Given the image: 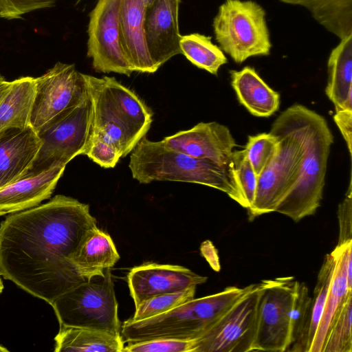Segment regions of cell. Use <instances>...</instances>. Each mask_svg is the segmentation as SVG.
Listing matches in <instances>:
<instances>
[{"label":"cell","instance_id":"cell-16","mask_svg":"<svg viewBox=\"0 0 352 352\" xmlns=\"http://www.w3.org/2000/svg\"><path fill=\"white\" fill-rule=\"evenodd\" d=\"M179 2L180 0H156L146 10V41L157 69L172 57L182 54L178 23Z\"/></svg>","mask_w":352,"mask_h":352},{"label":"cell","instance_id":"cell-47","mask_svg":"<svg viewBox=\"0 0 352 352\" xmlns=\"http://www.w3.org/2000/svg\"><path fill=\"white\" fill-rule=\"evenodd\" d=\"M78 1H80V0H78Z\"/></svg>","mask_w":352,"mask_h":352},{"label":"cell","instance_id":"cell-27","mask_svg":"<svg viewBox=\"0 0 352 352\" xmlns=\"http://www.w3.org/2000/svg\"><path fill=\"white\" fill-rule=\"evenodd\" d=\"M107 89L126 121L142 139L153 122V113L144 102L114 77L103 76Z\"/></svg>","mask_w":352,"mask_h":352},{"label":"cell","instance_id":"cell-25","mask_svg":"<svg viewBox=\"0 0 352 352\" xmlns=\"http://www.w3.org/2000/svg\"><path fill=\"white\" fill-rule=\"evenodd\" d=\"M35 90V78L25 76L10 81V88L0 102V131L30 126Z\"/></svg>","mask_w":352,"mask_h":352},{"label":"cell","instance_id":"cell-24","mask_svg":"<svg viewBox=\"0 0 352 352\" xmlns=\"http://www.w3.org/2000/svg\"><path fill=\"white\" fill-rule=\"evenodd\" d=\"M55 352H123L121 336L85 327L60 325Z\"/></svg>","mask_w":352,"mask_h":352},{"label":"cell","instance_id":"cell-30","mask_svg":"<svg viewBox=\"0 0 352 352\" xmlns=\"http://www.w3.org/2000/svg\"><path fill=\"white\" fill-rule=\"evenodd\" d=\"M352 294L336 314L326 336L322 352H351Z\"/></svg>","mask_w":352,"mask_h":352},{"label":"cell","instance_id":"cell-13","mask_svg":"<svg viewBox=\"0 0 352 352\" xmlns=\"http://www.w3.org/2000/svg\"><path fill=\"white\" fill-rule=\"evenodd\" d=\"M162 141L171 148L226 167L231 166L232 153L237 146L230 129L217 122H199Z\"/></svg>","mask_w":352,"mask_h":352},{"label":"cell","instance_id":"cell-3","mask_svg":"<svg viewBox=\"0 0 352 352\" xmlns=\"http://www.w3.org/2000/svg\"><path fill=\"white\" fill-rule=\"evenodd\" d=\"M295 109L303 146L298 180L275 212L295 222L314 214L320 206L327 162L333 136L324 117L296 104Z\"/></svg>","mask_w":352,"mask_h":352},{"label":"cell","instance_id":"cell-43","mask_svg":"<svg viewBox=\"0 0 352 352\" xmlns=\"http://www.w3.org/2000/svg\"><path fill=\"white\" fill-rule=\"evenodd\" d=\"M1 274H0V294H1V292H3V281L1 280Z\"/></svg>","mask_w":352,"mask_h":352},{"label":"cell","instance_id":"cell-21","mask_svg":"<svg viewBox=\"0 0 352 352\" xmlns=\"http://www.w3.org/2000/svg\"><path fill=\"white\" fill-rule=\"evenodd\" d=\"M352 241L338 245L332 251L336 258L333 274L323 311L309 352H322L330 324L343 302L352 294L347 283L346 263L352 253Z\"/></svg>","mask_w":352,"mask_h":352},{"label":"cell","instance_id":"cell-32","mask_svg":"<svg viewBox=\"0 0 352 352\" xmlns=\"http://www.w3.org/2000/svg\"><path fill=\"white\" fill-rule=\"evenodd\" d=\"M278 148V138L271 133L248 136L243 149L257 178L274 158Z\"/></svg>","mask_w":352,"mask_h":352},{"label":"cell","instance_id":"cell-45","mask_svg":"<svg viewBox=\"0 0 352 352\" xmlns=\"http://www.w3.org/2000/svg\"><path fill=\"white\" fill-rule=\"evenodd\" d=\"M5 78L0 75V85L5 81Z\"/></svg>","mask_w":352,"mask_h":352},{"label":"cell","instance_id":"cell-7","mask_svg":"<svg viewBox=\"0 0 352 352\" xmlns=\"http://www.w3.org/2000/svg\"><path fill=\"white\" fill-rule=\"evenodd\" d=\"M212 27L221 50L236 63L270 54L266 12L254 1L225 0L214 17Z\"/></svg>","mask_w":352,"mask_h":352},{"label":"cell","instance_id":"cell-39","mask_svg":"<svg viewBox=\"0 0 352 352\" xmlns=\"http://www.w3.org/2000/svg\"><path fill=\"white\" fill-rule=\"evenodd\" d=\"M333 120L344 138L350 156L352 153V111L340 110L336 111Z\"/></svg>","mask_w":352,"mask_h":352},{"label":"cell","instance_id":"cell-2","mask_svg":"<svg viewBox=\"0 0 352 352\" xmlns=\"http://www.w3.org/2000/svg\"><path fill=\"white\" fill-rule=\"evenodd\" d=\"M129 167L140 184L170 181L204 185L225 192L247 208L232 163L230 167L223 166L144 137L131 151Z\"/></svg>","mask_w":352,"mask_h":352},{"label":"cell","instance_id":"cell-17","mask_svg":"<svg viewBox=\"0 0 352 352\" xmlns=\"http://www.w3.org/2000/svg\"><path fill=\"white\" fill-rule=\"evenodd\" d=\"M147 9L140 0H123L120 13V43L133 72L157 71L149 54L145 36Z\"/></svg>","mask_w":352,"mask_h":352},{"label":"cell","instance_id":"cell-1","mask_svg":"<svg viewBox=\"0 0 352 352\" xmlns=\"http://www.w3.org/2000/svg\"><path fill=\"white\" fill-rule=\"evenodd\" d=\"M96 226L88 204L63 195L10 214L0 224L1 276L51 305L87 281L73 258L86 233Z\"/></svg>","mask_w":352,"mask_h":352},{"label":"cell","instance_id":"cell-18","mask_svg":"<svg viewBox=\"0 0 352 352\" xmlns=\"http://www.w3.org/2000/svg\"><path fill=\"white\" fill-rule=\"evenodd\" d=\"M65 165H56L41 173L27 175L0 188V216L39 205L50 198Z\"/></svg>","mask_w":352,"mask_h":352},{"label":"cell","instance_id":"cell-12","mask_svg":"<svg viewBox=\"0 0 352 352\" xmlns=\"http://www.w3.org/2000/svg\"><path fill=\"white\" fill-rule=\"evenodd\" d=\"M123 0H98L89 14L87 56L95 71L131 76L133 72L120 43V13Z\"/></svg>","mask_w":352,"mask_h":352},{"label":"cell","instance_id":"cell-38","mask_svg":"<svg viewBox=\"0 0 352 352\" xmlns=\"http://www.w3.org/2000/svg\"><path fill=\"white\" fill-rule=\"evenodd\" d=\"M352 188L350 179L348 191L345 198L339 204L338 219L339 223V238L338 245L346 243L351 239L352 231Z\"/></svg>","mask_w":352,"mask_h":352},{"label":"cell","instance_id":"cell-29","mask_svg":"<svg viewBox=\"0 0 352 352\" xmlns=\"http://www.w3.org/2000/svg\"><path fill=\"white\" fill-rule=\"evenodd\" d=\"M312 298L304 283L296 280L291 316V344L287 351L308 352Z\"/></svg>","mask_w":352,"mask_h":352},{"label":"cell","instance_id":"cell-22","mask_svg":"<svg viewBox=\"0 0 352 352\" xmlns=\"http://www.w3.org/2000/svg\"><path fill=\"white\" fill-rule=\"evenodd\" d=\"M120 255L111 236L97 226L90 229L79 244L73 258L78 274L88 280L102 275L119 261Z\"/></svg>","mask_w":352,"mask_h":352},{"label":"cell","instance_id":"cell-11","mask_svg":"<svg viewBox=\"0 0 352 352\" xmlns=\"http://www.w3.org/2000/svg\"><path fill=\"white\" fill-rule=\"evenodd\" d=\"M35 82L30 126L36 132L53 117L89 96L85 74L79 72L74 64L58 62L35 78Z\"/></svg>","mask_w":352,"mask_h":352},{"label":"cell","instance_id":"cell-40","mask_svg":"<svg viewBox=\"0 0 352 352\" xmlns=\"http://www.w3.org/2000/svg\"><path fill=\"white\" fill-rule=\"evenodd\" d=\"M201 255L206 258L210 267L216 272L221 269L218 252L212 243L209 241H204L200 246Z\"/></svg>","mask_w":352,"mask_h":352},{"label":"cell","instance_id":"cell-9","mask_svg":"<svg viewBox=\"0 0 352 352\" xmlns=\"http://www.w3.org/2000/svg\"><path fill=\"white\" fill-rule=\"evenodd\" d=\"M262 280L236 300L195 339L193 352L254 351Z\"/></svg>","mask_w":352,"mask_h":352},{"label":"cell","instance_id":"cell-33","mask_svg":"<svg viewBox=\"0 0 352 352\" xmlns=\"http://www.w3.org/2000/svg\"><path fill=\"white\" fill-rule=\"evenodd\" d=\"M336 264L334 254H327L319 271L312 298V312L309 333V348L320 320L331 282ZM309 352V351H308Z\"/></svg>","mask_w":352,"mask_h":352},{"label":"cell","instance_id":"cell-23","mask_svg":"<svg viewBox=\"0 0 352 352\" xmlns=\"http://www.w3.org/2000/svg\"><path fill=\"white\" fill-rule=\"evenodd\" d=\"M325 94L335 111H352V34L340 39L329 56Z\"/></svg>","mask_w":352,"mask_h":352},{"label":"cell","instance_id":"cell-15","mask_svg":"<svg viewBox=\"0 0 352 352\" xmlns=\"http://www.w3.org/2000/svg\"><path fill=\"white\" fill-rule=\"evenodd\" d=\"M207 277L177 265L146 263L133 267L127 283L135 308L155 296L184 290L204 283Z\"/></svg>","mask_w":352,"mask_h":352},{"label":"cell","instance_id":"cell-44","mask_svg":"<svg viewBox=\"0 0 352 352\" xmlns=\"http://www.w3.org/2000/svg\"><path fill=\"white\" fill-rule=\"evenodd\" d=\"M9 350L6 349L5 346L0 344V352H8Z\"/></svg>","mask_w":352,"mask_h":352},{"label":"cell","instance_id":"cell-5","mask_svg":"<svg viewBox=\"0 0 352 352\" xmlns=\"http://www.w3.org/2000/svg\"><path fill=\"white\" fill-rule=\"evenodd\" d=\"M270 133L278 138V148L274 158L257 178L254 200L247 209L250 221L275 212L298 177L303 146L294 105L277 117Z\"/></svg>","mask_w":352,"mask_h":352},{"label":"cell","instance_id":"cell-6","mask_svg":"<svg viewBox=\"0 0 352 352\" xmlns=\"http://www.w3.org/2000/svg\"><path fill=\"white\" fill-rule=\"evenodd\" d=\"M36 133L41 145L23 177L41 173L56 165L66 166L76 156L85 154L93 136L90 95L53 117Z\"/></svg>","mask_w":352,"mask_h":352},{"label":"cell","instance_id":"cell-4","mask_svg":"<svg viewBox=\"0 0 352 352\" xmlns=\"http://www.w3.org/2000/svg\"><path fill=\"white\" fill-rule=\"evenodd\" d=\"M230 286L207 296L193 298L162 314L146 320H126L121 325L124 342L155 338L193 340L206 332L236 300L252 289Z\"/></svg>","mask_w":352,"mask_h":352},{"label":"cell","instance_id":"cell-28","mask_svg":"<svg viewBox=\"0 0 352 352\" xmlns=\"http://www.w3.org/2000/svg\"><path fill=\"white\" fill-rule=\"evenodd\" d=\"M179 45L182 54L211 74L217 76L220 67L228 63L223 52L212 42L210 36L199 33L182 36Z\"/></svg>","mask_w":352,"mask_h":352},{"label":"cell","instance_id":"cell-37","mask_svg":"<svg viewBox=\"0 0 352 352\" xmlns=\"http://www.w3.org/2000/svg\"><path fill=\"white\" fill-rule=\"evenodd\" d=\"M58 0H0V17L21 19L26 13L55 5Z\"/></svg>","mask_w":352,"mask_h":352},{"label":"cell","instance_id":"cell-19","mask_svg":"<svg viewBox=\"0 0 352 352\" xmlns=\"http://www.w3.org/2000/svg\"><path fill=\"white\" fill-rule=\"evenodd\" d=\"M41 142L31 126L0 131V184L4 187L23 177L31 166Z\"/></svg>","mask_w":352,"mask_h":352},{"label":"cell","instance_id":"cell-46","mask_svg":"<svg viewBox=\"0 0 352 352\" xmlns=\"http://www.w3.org/2000/svg\"><path fill=\"white\" fill-rule=\"evenodd\" d=\"M3 188V187H2V186H1V185L0 184V188Z\"/></svg>","mask_w":352,"mask_h":352},{"label":"cell","instance_id":"cell-31","mask_svg":"<svg viewBox=\"0 0 352 352\" xmlns=\"http://www.w3.org/2000/svg\"><path fill=\"white\" fill-rule=\"evenodd\" d=\"M196 287L193 285L182 291L149 298L135 307L133 316L128 320L132 322L143 320L168 311L193 299Z\"/></svg>","mask_w":352,"mask_h":352},{"label":"cell","instance_id":"cell-41","mask_svg":"<svg viewBox=\"0 0 352 352\" xmlns=\"http://www.w3.org/2000/svg\"><path fill=\"white\" fill-rule=\"evenodd\" d=\"M10 86V81L5 80L0 85V102L8 92Z\"/></svg>","mask_w":352,"mask_h":352},{"label":"cell","instance_id":"cell-20","mask_svg":"<svg viewBox=\"0 0 352 352\" xmlns=\"http://www.w3.org/2000/svg\"><path fill=\"white\" fill-rule=\"evenodd\" d=\"M230 73L237 99L250 114L268 118L278 110L280 94L261 78L254 67L246 66Z\"/></svg>","mask_w":352,"mask_h":352},{"label":"cell","instance_id":"cell-10","mask_svg":"<svg viewBox=\"0 0 352 352\" xmlns=\"http://www.w3.org/2000/svg\"><path fill=\"white\" fill-rule=\"evenodd\" d=\"M254 351H287L291 344V316L296 283L292 276L263 280Z\"/></svg>","mask_w":352,"mask_h":352},{"label":"cell","instance_id":"cell-14","mask_svg":"<svg viewBox=\"0 0 352 352\" xmlns=\"http://www.w3.org/2000/svg\"><path fill=\"white\" fill-rule=\"evenodd\" d=\"M85 76L93 106V137L116 146L126 157L142 139L115 105L103 78Z\"/></svg>","mask_w":352,"mask_h":352},{"label":"cell","instance_id":"cell-8","mask_svg":"<svg viewBox=\"0 0 352 352\" xmlns=\"http://www.w3.org/2000/svg\"><path fill=\"white\" fill-rule=\"evenodd\" d=\"M51 306L60 325L121 336L118 303L110 269L64 293Z\"/></svg>","mask_w":352,"mask_h":352},{"label":"cell","instance_id":"cell-26","mask_svg":"<svg viewBox=\"0 0 352 352\" xmlns=\"http://www.w3.org/2000/svg\"><path fill=\"white\" fill-rule=\"evenodd\" d=\"M308 10L323 28L342 39L352 34V0H279Z\"/></svg>","mask_w":352,"mask_h":352},{"label":"cell","instance_id":"cell-35","mask_svg":"<svg viewBox=\"0 0 352 352\" xmlns=\"http://www.w3.org/2000/svg\"><path fill=\"white\" fill-rule=\"evenodd\" d=\"M195 341V339L155 338L128 342L123 352H193Z\"/></svg>","mask_w":352,"mask_h":352},{"label":"cell","instance_id":"cell-42","mask_svg":"<svg viewBox=\"0 0 352 352\" xmlns=\"http://www.w3.org/2000/svg\"><path fill=\"white\" fill-rule=\"evenodd\" d=\"M146 9L150 8L155 2L156 0H140Z\"/></svg>","mask_w":352,"mask_h":352},{"label":"cell","instance_id":"cell-36","mask_svg":"<svg viewBox=\"0 0 352 352\" xmlns=\"http://www.w3.org/2000/svg\"><path fill=\"white\" fill-rule=\"evenodd\" d=\"M84 155L104 168H114L122 157L116 146L93 136Z\"/></svg>","mask_w":352,"mask_h":352},{"label":"cell","instance_id":"cell-34","mask_svg":"<svg viewBox=\"0 0 352 352\" xmlns=\"http://www.w3.org/2000/svg\"><path fill=\"white\" fill-rule=\"evenodd\" d=\"M231 163L238 185L247 205L246 209H248L254 200L257 177L246 157L244 149L233 151Z\"/></svg>","mask_w":352,"mask_h":352}]
</instances>
